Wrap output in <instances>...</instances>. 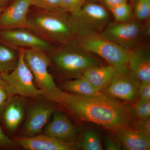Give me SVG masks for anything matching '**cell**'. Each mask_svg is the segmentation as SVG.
<instances>
[{
    "instance_id": "1",
    "label": "cell",
    "mask_w": 150,
    "mask_h": 150,
    "mask_svg": "<svg viewBox=\"0 0 150 150\" xmlns=\"http://www.w3.org/2000/svg\"><path fill=\"white\" fill-rule=\"evenodd\" d=\"M55 103L61 104L81 121L94 123L115 133L133 126L137 120L134 107L101 92L84 96L62 91Z\"/></svg>"
},
{
    "instance_id": "2",
    "label": "cell",
    "mask_w": 150,
    "mask_h": 150,
    "mask_svg": "<svg viewBox=\"0 0 150 150\" xmlns=\"http://www.w3.org/2000/svg\"><path fill=\"white\" fill-rule=\"evenodd\" d=\"M28 29L49 42L66 44L75 37L70 16L63 10H41L28 18Z\"/></svg>"
},
{
    "instance_id": "3",
    "label": "cell",
    "mask_w": 150,
    "mask_h": 150,
    "mask_svg": "<svg viewBox=\"0 0 150 150\" xmlns=\"http://www.w3.org/2000/svg\"><path fill=\"white\" fill-rule=\"evenodd\" d=\"M76 44L83 51L101 57L117 72L128 69L129 50L113 43L100 33L77 37Z\"/></svg>"
},
{
    "instance_id": "4",
    "label": "cell",
    "mask_w": 150,
    "mask_h": 150,
    "mask_svg": "<svg viewBox=\"0 0 150 150\" xmlns=\"http://www.w3.org/2000/svg\"><path fill=\"white\" fill-rule=\"evenodd\" d=\"M52 52L51 62L59 72L68 78L80 77L87 70L100 64L77 46H66Z\"/></svg>"
},
{
    "instance_id": "5",
    "label": "cell",
    "mask_w": 150,
    "mask_h": 150,
    "mask_svg": "<svg viewBox=\"0 0 150 150\" xmlns=\"http://www.w3.org/2000/svg\"><path fill=\"white\" fill-rule=\"evenodd\" d=\"M23 58L32 73L36 86L43 93V96L54 102L62 90L56 86L48 68L51 59L46 52L35 49L23 48Z\"/></svg>"
},
{
    "instance_id": "6",
    "label": "cell",
    "mask_w": 150,
    "mask_h": 150,
    "mask_svg": "<svg viewBox=\"0 0 150 150\" xmlns=\"http://www.w3.org/2000/svg\"><path fill=\"white\" fill-rule=\"evenodd\" d=\"M109 15L103 6L86 2L76 12L71 14L70 21L75 36L101 33L108 24Z\"/></svg>"
},
{
    "instance_id": "7",
    "label": "cell",
    "mask_w": 150,
    "mask_h": 150,
    "mask_svg": "<svg viewBox=\"0 0 150 150\" xmlns=\"http://www.w3.org/2000/svg\"><path fill=\"white\" fill-rule=\"evenodd\" d=\"M23 48L19 51L18 62L15 69L8 74H1L9 96L17 95L23 97L43 96V92L35 85L34 78L23 58Z\"/></svg>"
},
{
    "instance_id": "8",
    "label": "cell",
    "mask_w": 150,
    "mask_h": 150,
    "mask_svg": "<svg viewBox=\"0 0 150 150\" xmlns=\"http://www.w3.org/2000/svg\"><path fill=\"white\" fill-rule=\"evenodd\" d=\"M142 28L138 22L129 20L108 24L100 33L118 46L130 50L138 45Z\"/></svg>"
},
{
    "instance_id": "9",
    "label": "cell",
    "mask_w": 150,
    "mask_h": 150,
    "mask_svg": "<svg viewBox=\"0 0 150 150\" xmlns=\"http://www.w3.org/2000/svg\"><path fill=\"white\" fill-rule=\"evenodd\" d=\"M0 42L13 48L38 49L46 53L54 50L50 42L27 28L0 29Z\"/></svg>"
},
{
    "instance_id": "10",
    "label": "cell",
    "mask_w": 150,
    "mask_h": 150,
    "mask_svg": "<svg viewBox=\"0 0 150 150\" xmlns=\"http://www.w3.org/2000/svg\"><path fill=\"white\" fill-rule=\"evenodd\" d=\"M47 101H37L30 106L27 111L22 133L24 137H31L40 134L46 126L55 108Z\"/></svg>"
},
{
    "instance_id": "11",
    "label": "cell",
    "mask_w": 150,
    "mask_h": 150,
    "mask_svg": "<svg viewBox=\"0 0 150 150\" xmlns=\"http://www.w3.org/2000/svg\"><path fill=\"white\" fill-rule=\"evenodd\" d=\"M140 82L129 70L116 73L111 83L106 88L108 94L114 98L134 102L139 97Z\"/></svg>"
},
{
    "instance_id": "12",
    "label": "cell",
    "mask_w": 150,
    "mask_h": 150,
    "mask_svg": "<svg viewBox=\"0 0 150 150\" xmlns=\"http://www.w3.org/2000/svg\"><path fill=\"white\" fill-rule=\"evenodd\" d=\"M30 0H14L0 14V29L27 28Z\"/></svg>"
},
{
    "instance_id": "13",
    "label": "cell",
    "mask_w": 150,
    "mask_h": 150,
    "mask_svg": "<svg viewBox=\"0 0 150 150\" xmlns=\"http://www.w3.org/2000/svg\"><path fill=\"white\" fill-rule=\"evenodd\" d=\"M13 140L17 146L27 150H73L78 148L75 142H63L44 134Z\"/></svg>"
},
{
    "instance_id": "14",
    "label": "cell",
    "mask_w": 150,
    "mask_h": 150,
    "mask_svg": "<svg viewBox=\"0 0 150 150\" xmlns=\"http://www.w3.org/2000/svg\"><path fill=\"white\" fill-rule=\"evenodd\" d=\"M23 98L17 95L10 96L0 109V120L11 133L16 131L24 118L25 103Z\"/></svg>"
},
{
    "instance_id": "15",
    "label": "cell",
    "mask_w": 150,
    "mask_h": 150,
    "mask_svg": "<svg viewBox=\"0 0 150 150\" xmlns=\"http://www.w3.org/2000/svg\"><path fill=\"white\" fill-rule=\"evenodd\" d=\"M51 120L46 125L44 134L66 142H74L77 130L74 124L66 114L55 111Z\"/></svg>"
},
{
    "instance_id": "16",
    "label": "cell",
    "mask_w": 150,
    "mask_h": 150,
    "mask_svg": "<svg viewBox=\"0 0 150 150\" xmlns=\"http://www.w3.org/2000/svg\"><path fill=\"white\" fill-rule=\"evenodd\" d=\"M128 68L140 82H150V52L149 48L138 45L129 50Z\"/></svg>"
},
{
    "instance_id": "17",
    "label": "cell",
    "mask_w": 150,
    "mask_h": 150,
    "mask_svg": "<svg viewBox=\"0 0 150 150\" xmlns=\"http://www.w3.org/2000/svg\"><path fill=\"white\" fill-rule=\"evenodd\" d=\"M116 133L117 139L125 149L150 150V137L132 126L123 128Z\"/></svg>"
},
{
    "instance_id": "18",
    "label": "cell",
    "mask_w": 150,
    "mask_h": 150,
    "mask_svg": "<svg viewBox=\"0 0 150 150\" xmlns=\"http://www.w3.org/2000/svg\"><path fill=\"white\" fill-rule=\"evenodd\" d=\"M117 71L110 65L98 66L86 71L82 76L86 78L98 91L105 89L113 80Z\"/></svg>"
},
{
    "instance_id": "19",
    "label": "cell",
    "mask_w": 150,
    "mask_h": 150,
    "mask_svg": "<svg viewBox=\"0 0 150 150\" xmlns=\"http://www.w3.org/2000/svg\"><path fill=\"white\" fill-rule=\"evenodd\" d=\"M62 86L68 92L84 96L96 95L101 92L98 91L82 76L65 82Z\"/></svg>"
},
{
    "instance_id": "20",
    "label": "cell",
    "mask_w": 150,
    "mask_h": 150,
    "mask_svg": "<svg viewBox=\"0 0 150 150\" xmlns=\"http://www.w3.org/2000/svg\"><path fill=\"white\" fill-rule=\"evenodd\" d=\"M18 56L14 48L0 42V74L12 71L17 64Z\"/></svg>"
},
{
    "instance_id": "21",
    "label": "cell",
    "mask_w": 150,
    "mask_h": 150,
    "mask_svg": "<svg viewBox=\"0 0 150 150\" xmlns=\"http://www.w3.org/2000/svg\"><path fill=\"white\" fill-rule=\"evenodd\" d=\"M78 148L84 150H102L103 147L99 135L93 130H87L84 132Z\"/></svg>"
},
{
    "instance_id": "22",
    "label": "cell",
    "mask_w": 150,
    "mask_h": 150,
    "mask_svg": "<svg viewBox=\"0 0 150 150\" xmlns=\"http://www.w3.org/2000/svg\"><path fill=\"white\" fill-rule=\"evenodd\" d=\"M116 21L121 22L130 20L132 15V6L126 2L108 8Z\"/></svg>"
},
{
    "instance_id": "23",
    "label": "cell",
    "mask_w": 150,
    "mask_h": 150,
    "mask_svg": "<svg viewBox=\"0 0 150 150\" xmlns=\"http://www.w3.org/2000/svg\"><path fill=\"white\" fill-rule=\"evenodd\" d=\"M134 6V13L139 20H146L150 16V0H136Z\"/></svg>"
},
{
    "instance_id": "24",
    "label": "cell",
    "mask_w": 150,
    "mask_h": 150,
    "mask_svg": "<svg viewBox=\"0 0 150 150\" xmlns=\"http://www.w3.org/2000/svg\"><path fill=\"white\" fill-rule=\"evenodd\" d=\"M31 6L41 10H62L60 0H30ZM64 11V10H63Z\"/></svg>"
},
{
    "instance_id": "25",
    "label": "cell",
    "mask_w": 150,
    "mask_h": 150,
    "mask_svg": "<svg viewBox=\"0 0 150 150\" xmlns=\"http://www.w3.org/2000/svg\"><path fill=\"white\" fill-rule=\"evenodd\" d=\"M137 118L139 119L150 118V100L140 98L134 108Z\"/></svg>"
},
{
    "instance_id": "26",
    "label": "cell",
    "mask_w": 150,
    "mask_h": 150,
    "mask_svg": "<svg viewBox=\"0 0 150 150\" xmlns=\"http://www.w3.org/2000/svg\"><path fill=\"white\" fill-rule=\"evenodd\" d=\"M62 8L68 13L76 12L87 2L88 0H60Z\"/></svg>"
},
{
    "instance_id": "27",
    "label": "cell",
    "mask_w": 150,
    "mask_h": 150,
    "mask_svg": "<svg viewBox=\"0 0 150 150\" xmlns=\"http://www.w3.org/2000/svg\"><path fill=\"white\" fill-rule=\"evenodd\" d=\"M132 127L150 137V118L136 120Z\"/></svg>"
},
{
    "instance_id": "28",
    "label": "cell",
    "mask_w": 150,
    "mask_h": 150,
    "mask_svg": "<svg viewBox=\"0 0 150 150\" xmlns=\"http://www.w3.org/2000/svg\"><path fill=\"white\" fill-rule=\"evenodd\" d=\"M17 146L13 139H11L6 135L0 125V148L11 149Z\"/></svg>"
},
{
    "instance_id": "29",
    "label": "cell",
    "mask_w": 150,
    "mask_h": 150,
    "mask_svg": "<svg viewBox=\"0 0 150 150\" xmlns=\"http://www.w3.org/2000/svg\"><path fill=\"white\" fill-rule=\"evenodd\" d=\"M139 96L141 99L150 100V82H140Z\"/></svg>"
},
{
    "instance_id": "30",
    "label": "cell",
    "mask_w": 150,
    "mask_h": 150,
    "mask_svg": "<svg viewBox=\"0 0 150 150\" xmlns=\"http://www.w3.org/2000/svg\"><path fill=\"white\" fill-rule=\"evenodd\" d=\"M105 149L108 150H120L122 147L121 142L118 139L115 140L109 137L105 139Z\"/></svg>"
},
{
    "instance_id": "31",
    "label": "cell",
    "mask_w": 150,
    "mask_h": 150,
    "mask_svg": "<svg viewBox=\"0 0 150 150\" xmlns=\"http://www.w3.org/2000/svg\"><path fill=\"white\" fill-rule=\"evenodd\" d=\"M5 87V83L0 86V109L3 107L9 97Z\"/></svg>"
},
{
    "instance_id": "32",
    "label": "cell",
    "mask_w": 150,
    "mask_h": 150,
    "mask_svg": "<svg viewBox=\"0 0 150 150\" xmlns=\"http://www.w3.org/2000/svg\"><path fill=\"white\" fill-rule=\"evenodd\" d=\"M103 1L108 9L127 2V0H103Z\"/></svg>"
},
{
    "instance_id": "33",
    "label": "cell",
    "mask_w": 150,
    "mask_h": 150,
    "mask_svg": "<svg viewBox=\"0 0 150 150\" xmlns=\"http://www.w3.org/2000/svg\"><path fill=\"white\" fill-rule=\"evenodd\" d=\"M8 1L9 0H0V6H5L6 4Z\"/></svg>"
},
{
    "instance_id": "34",
    "label": "cell",
    "mask_w": 150,
    "mask_h": 150,
    "mask_svg": "<svg viewBox=\"0 0 150 150\" xmlns=\"http://www.w3.org/2000/svg\"><path fill=\"white\" fill-rule=\"evenodd\" d=\"M5 84V82L3 80V79H2L1 77V74H0V86L4 85Z\"/></svg>"
},
{
    "instance_id": "35",
    "label": "cell",
    "mask_w": 150,
    "mask_h": 150,
    "mask_svg": "<svg viewBox=\"0 0 150 150\" xmlns=\"http://www.w3.org/2000/svg\"><path fill=\"white\" fill-rule=\"evenodd\" d=\"M6 7L5 6H0V14L2 12Z\"/></svg>"
},
{
    "instance_id": "36",
    "label": "cell",
    "mask_w": 150,
    "mask_h": 150,
    "mask_svg": "<svg viewBox=\"0 0 150 150\" xmlns=\"http://www.w3.org/2000/svg\"><path fill=\"white\" fill-rule=\"evenodd\" d=\"M136 1V0H131V2L132 4H133V5L134 4V3H135Z\"/></svg>"
}]
</instances>
